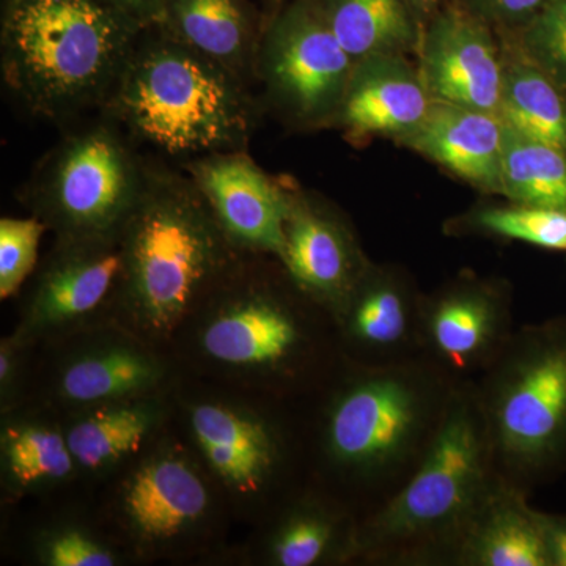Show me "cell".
<instances>
[{
    "mask_svg": "<svg viewBox=\"0 0 566 566\" xmlns=\"http://www.w3.org/2000/svg\"><path fill=\"white\" fill-rule=\"evenodd\" d=\"M495 475L475 390H453L411 480L354 536L353 549L385 558L439 546L455 551Z\"/></svg>",
    "mask_w": 566,
    "mask_h": 566,
    "instance_id": "1",
    "label": "cell"
},
{
    "mask_svg": "<svg viewBox=\"0 0 566 566\" xmlns=\"http://www.w3.org/2000/svg\"><path fill=\"white\" fill-rule=\"evenodd\" d=\"M475 389L495 471L527 491L566 471V316L513 333Z\"/></svg>",
    "mask_w": 566,
    "mask_h": 566,
    "instance_id": "2",
    "label": "cell"
},
{
    "mask_svg": "<svg viewBox=\"0 0 566 566\" xmlns=\"http://www.w3.org/2000/svg\"><path fill=\"white\" fill-rule=\"evenodd\" d=\"M137 22L107 0H21L7 25V71L44 112L95 99L120 76Z\"/></svg>",
    "mask_w": 566,
    "mask_h": 566,
    "instance_id": "3",
    "label": "cell"
},
{
    "mask_svg": "<svg viewBox=\"0 0 566 566\" xmlns=\"http://www.w3.org/2000/svg\"><path fill=\"white\" fill-rule=\"evenodd\" d=\"M118 106L134 132L169 153L227 147L249 123L230 70L188 44H156L129 59Z\"/></svg>",
    "mask_w": 566,
    "mask_h": 566,
    "instance_id": "4",
    "label": "cell"
},
{
    "mask_svg": "<svg viewBox=\"0 0 566 566\" xmlns=\"http://www.w3.org/2000/svg\"><path fill=\"white\" fill-rule=\"evenodd\" d=\"M128 221L123 275L129 304L145 331L169 334L221 270V226L174 186L140 197Z\"/></svg>",
    "mask_w": 566,
    "mask_h": 566,
    "instance_id": "5",
    "label": "cell"
},
{
    "mask_svg": "<svg viewBox=\"0 0 566 566\" xmlns=\"http://www.w3.org/2000/svg\"><path fill=\"white\" fill-rule=\"evenodd\" d=\"M439 412L419 376L398 368L375 371L335 400L327 420V452L354 474H385L415 453L433 431Z\"/></svg>",
    "mask_w": 566,
    "mask_h": 566,
    "instance_id": "6",
    "label": "cell"
},
{
    "mask_svg": "<svg viewBox=\"0 0 566 566\" xmlns=\"http://www.w3.org/2000/svg\"><path fill=\"white\" fill-rule=\"evenodd\" d=\"M139 199L133 164L109 133H88L66 145L52 175L50 202L71 237L103 238L132 216Z\"/></svg>",
    "mask_w": 566,
    "mask_h": 566,
    "instance_id": "7",
    "label": "cell"
},
{
    "mask_svg": "<svg viewBox=\"0 0 566 566\" xmlns=\"http://www.w3.org/2000/svg\"><path fill=\"white\" fill-rule=\"evenodd\" d=\"M354 65L323 11L296 6L271 31L266 70L271 84L294 109L308 117L344 102Z\"/></svg>",
    "mask_w": 566,
    "mask_h": 566,
    "instance_id": "8",
    "label": "cell"
},
{
    "mask_svg": "<svg viewBox=\"0 0 566 566\" xmlns=\"http://www.w3.org/2000/svg\"><path fill=\"white\" fill-rule=\"evenodd\" d=\"M420 76L433 102L497 114L504 66L485 25L465 11L439 14L423 39Z\"/></svg>",
    "mask_w": 566,
    "mask_h": 566,
    "instance_id": "9",
    "label": "cell"
},
{
    "mask_svg": "<svg viewBox=\"0 0 566 566\" xmlns=\"http://www.w3.org/2000/svg\"><path fill=\"white\" fill-rule=\"evenodd\" d=\"M197 182L223 232L237 243L283 262L292 200L245 156H219L197 166Z\"/></svg>",
    "mask_w": 566,
    "mask_h": 566,
    "instance_id": "10",
    "label": "cell"
},
{
    "mask_svg": "<svg viewBox=\"0 0 566 566\" xmlns=\"http://www.w3.org/2000/svg\"><path fill=\"white\" fill-rule=\"evenodd\" d=\"M512 334L509 304L486 286L449 290L419 319L424 346L455 371L485 370Z\"/></svg>",
    "mask_w": 566,
    "mask_h": 566,
    "instance_id": "11",
    "label": "cell"
},
{
    "mask_svg": "<svg viewBox=\"0 0 566 566\" xmlns=\"http://www.w3.org/2000/svg\"><path fill=\"white\" fill-rule=\"evenodd\" d=\"M401 142L476 188L501 193L504 122L497 114L433 102Z\"/></svg>",
    "mask_w": 566,
    "mask_h": 566,
    "instance_id": "12",
    "label": "cell"
},
{
    "mask_svg": "<svg viewBox=\"0 0 566 566\" xmlns=\"http://www.w3.org/2000/svg\"><path fill=\"white\" fill-rule=\"evenodd\" d=\"M538 513L526 491L495 475L458 539L457 564L549 566Z\"/></svg>",
    "mask_w": 566,
    "mask_h": 566,
    "instance_id": "13",
    "label": "cell"
},
{
    "mask_svg": "<svg viewBox=\"0 0 566 566\" xmlns=\"http://www.w3.org/2000/svg\"><path fill=\"white\" fill-rule=\"evenodd\" d=\"M431 104L422 76L400 55H371L354 66L342 117L353 132L401 139L422 123Z\"/></svg>",
    "mask_w": 566,
    "mask_h": 566,
    "instance_id": "14",
    "label": "cell"
},
{
    "mask_svg": "<svg viewBox=\"0 0 566 566\" xmlns=\"http://www.w3.org/2000/svg\"><path fill=\"white\" fill-rule=\"evenodd\" d=\"M210 494L188 461L161 457L140 465L123 493V513L145 542H167L207 515Z\"/></svg>",
    "mask_w": 566,
    "mask_h": 566,
    "instance_id": "15",
    "label": "cell"
},
{
    "mask_svg": "<svg viewBox=\"0 0 566 566\" xmlns=\"http://www.w3.org/2000/svg\"><path fill=\"white\" fill-rule=\"evenodd\" d=\"M283 263L301 289L337 311L364 277L344 227L303 203L292 202Z\"/></svg>",
    "mask_w": 566,
    "mask_h": 566,
    "instance_id": "16",
    "label": "cell"
},
{
    "mask_svg": "<svg viewBox=\"0 0 566 566\" xmlns=\"http://www.w3.org/2000/svg\"><path fill=\"white\" fill-rule=\"evenodd\" d=\"M103 238L81 240L82 244L59 256L41 279L29 311V326L46 331L77 322L106 300L112 285L125 273V251Z\"/></svg>",
    "mask_w": 566,
    "mask_h": 566,
    "instance_id": "17",
    "label": "cell"
},
{
    "mask_svg": "<svg viewBox=\"0 0 566 566\" xmlns=\"http://www.w3.org/2000/svg\"><path fill=\"white\" fill-rule=\"evenodd\" d=\"M191 424L200 452L222 482L241 494L264 485L277 450L262 420L230 406L203 403L192 409Z\"/></svg>",
    "mask_w": 566,
    "mask_h": 566,
    "instance_id": "18",
    "label": "cell"
},
{
    "mask_svg": "<svg viewBox=\"0 0 566 566\" xmlns=\"http://www.w3.org/2000/svg\"><path fill=\"white\" fill-rule=\"evenodd\" d=\"M296 322L281 305L251 297L223 308L202 334L205 353L233 367H271L289 359L300 345Z\"/></svg>",
    "mask_w": 566,
    "mask_h": 566,
    "instance_id": "19",
    "label": "cell"
},
{
    "mask_svg": "<svg viewBox=\"0 0 566 566\" xmlns=\"http://www.w3.org/2000/svg\"><path fill=\"white\" fill-rule=\"evenodd\" d=\"M338 312L349 340L367 352H398L419 334L420 315L411 297L387 275L360 279Z\"/></svg>",
    "mask_w": 566,
    "mask_h": 566,
    "instance_id": "20",
    "label": "cell"
},
{
    "mask_svg": "<svg viewBox=\"0 0 566 566\" xmlns=\"http://www.w3.org/2000/svg\"><path fill=\"white\" fill-rule=\"evenodd\" d=\"M158 364L132 346H109L85 353L63 370L61 394L76 405L126 401L158 385Z\"/></svg>",
    "mask_w": 566,
    "mask_h": 566,
    "instance_id": "21",
    "label": "cell"
},
{
    "mask_svg": "<svg viewBox=\"0 0 566 566\" xmlns=\"http://www.w3.org/2000/svg\"><path fill=\"white\" fill-rule=\"evenodd\" d=\"M499 118L566 153V92L531 59L504 69Z\"/></svg>",
    "mask_w": 566,
    "mask_h": 566,
    "instance_id": "22",
    "label": "cell"
},
{
    "mask_svg": "<svg viewBox=\"0 0 566 566\" xmlns=\"http://www.w3.org/2000/svg\"><path fill=\"white\" fill-rule=\"evenodd\" d=\"M327 24L354 62L398 54L416 43L405 0H326Z\"/></svg>",
    "mask_w": 566,
    "mask_h": 566,
    "instance_id": "23",
    "label": "cell"
},
{
    "mask_svg": "<svg viewBox=\"0 0 566 566\" xmlns=\"http://www.w3.org/2000/svg\"><path fill=\"white\" fill-rule=\"evenodd\" d=\"M501 182L515 203L566 211V153L504 123Z\"/></svg>",
    "mask_w": 566,
    "mask_h": 566,
    "instance_id": "24",
    "label": "cell"
},
{
    "mask_svg": "<svg viewBox=\"0 0 566 566\" xmlns=\"http://www.w3.org/2000/svg\"><path fill=\"white\" fill-rule=\"evenodd\" d=\"M153 422L155 417L147 406L117 401L88 412L65 436L76 464L99 471L136 453Z\"/></svg>",
    "mask_w": 566,
    "mask_h": 566,
    "instance_id": "25",
    "label": "cell"
},
{
    "mask_svg": "<svg viewBox=\"0 0 566 566\" xmlns=\"http://www.w3.org/2000/svg\"><path fill=\"white\" fill-rule=\"evenodd\" d=\"M167 20L185 44L226 69L243 62L249 22L240 0H167Z\"/></svg>",
    "mask_w": 566,
    "mask_h": 566,
    "instance_id": "26",
    "label": "cell"
},
{
    "mask_svg": "<svg viewBox=\"0 0 566 566\" xmlns=\"http://www.w3.org/2000/svg\"><path fill=\"white\" fill-rule=\"evenodd\" d=\"M2 458L13 485L25 490L61 482L76 464L66 436L36 423L7 428L2 434Z\"/></svg>",
    "mask_w": 566,
    "mask_h": 566,
    "instance_id": "27",
    "label": "cell"
},
{
    "mask_svg": "<svg viewBox=\"0 0 566 566\" xmlns=\"http://www.w3.org/2000/svg\"><path fill=\"white\" fill-rule=\"evenodd\" d=\"M472 226L547 251H566V211L554 208L520 203L485 208L472 218Z\"/></svg>",
    "mask_w": 566,
    "mask_h": 566,
    "instance_id": "28",
    "label": "cell"
},
{
    "mask_svg": "<svg viewBox=\"0 0 566 566\" xmlns=\"http://www.w3.org/2000/svg\"><path fill=\"white\" fill-rule=\"evenodd\" d=\"M337 542L334 517L323 510H297L275 532L271 558L281 566H312L329 556Z\"/></svg>",
    "mask_w": 566,
    "mask_h": 566,
    "instance_id": "29",
    "label": "cell"
},
{
    "mask_svg": "<svg viewBox=\"0 0 566 566\" xmlns=\"http://www.w3.org/2000/svg\"><path fill=\"white\" fill-rule=\"evenodd\" d=\"M524 50L566 92V0H549L527 20Z\"/></svg>",
    "mask_w": 566,
    "mask_h": 566,
    "instance_id": "30",
    "label": "cell"
},
{
    "mask_svg": "<svg viewBox=\"0 0 566 566\" xmlns=\"http://www.w3.org/2000/svg\"><path fill=\"white\" fill-rule=\"evenodd\" d=\"M44 226L36 219L3 218L0 221V297L20 289L33 266Z\"/></svg>",
    "mask_w": 566,
    "mask_h": 566,
    "instance_id": "31",
    "label": "cell"
},
{
    "mask_svg": "<svg viewBox=\"0 0 566 566\" xmlns=\"http://www.w3.org/2000/svg\"><path fill=\"white\" fill-rule=\"evenodd\" d=\"M43 562L50 566H112L114 554L84 532H57L43 546Z\"/></svg>",
    "mask_w": 566,
    "mask_h": 566,
    "instance_id": "32",
    "label": "cell"
},
{
    "mask_svg": "<svg viewBox=\"0 0 566 566\" xmlns=\"http://www.w3.org/2000/svg\"><path fill=\"white\" fill-rule=\"evenodd\" d=\"M538 515L549 566H566V515Z\"/></svg>",
    "mask_w": 566,
    "mask_h": 566,
    "instance_id": "33",
    "label": "cell"
},
{
    "mask_svg": "<svg viewBox=\"0 0 566 566\" xmlns=\"http://www.w3.org/2000/svg\"><path fill=\"white\" fill-rule=\"evenodd\" d=\"M137 24L167 20V0H107Z\"/></svg>",
    "mask_w": 566,
    "mask_h": 566,
    "instance_id": "34",
    "label": "cell"
},
{
    "mask_svg": "<svg viewBox=\"0 0 566 566\" xmlns=\"http://www.w3.org/2000/svg\"><path fill=\"white\" fill-rule=\"evenodd\" d=\"M485 2L504 17L531 20L549 0H485Z\"/></svg>",
    "mask_w": 566,
    "mask_h": 566,
    "instance_id": "35",
    "label": "cell"
},
{
    "mask_svg": "<svg viewBox=\"0 0 566 566\" xmlns=\"http://www.w3.org/2000/svg\"><path fill=\"white\" fill-rule=\"evenodd\" d=\"M14 353L10 345L2 346V353H0V382L2 387L11 385L14 374Z\"/></svg>",
    "mask_w": 566,
    "mask_h": 566,
    "instance_id": "36",
    "label": "cell"
},
{
    "mask_svg": "<svg viewBox=\"0 0 566 566\" xmlns=\"http://www.w3.org/2000/svg\"><path fill=\"white\" fill-rule=\"evenodd\" d=\"M411 2L415 3L416 7H419V9L430 10L438 0H411Z\"/></svg>",
    "mask_w": 566,
    "mask_h": 566,
    "instance_id": "37",
    "label": "cell"
},
{
    "mask_svg": "<svg viewBox=\"0 0 566 566\" xmlns=\"http://www.w3.org/2000/svg\"><path fill=\"white\" fill-rule=\"evenodd\" d=\"M21 0H13V6H17V3H20Z\"/></svg>",
    "mask_w": 566,
    "mask_h": 566,
    "instance_id": "38",
    "label": "cell"
}]
</instances>
